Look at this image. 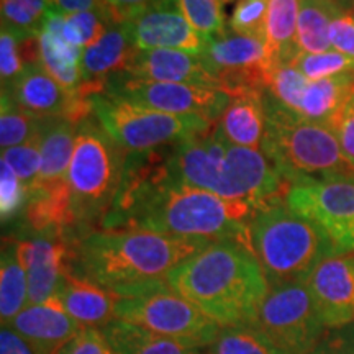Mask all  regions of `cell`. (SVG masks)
I'll return each mask as SVG.
<instances>
[{"mask_svg":"<svg viewBox=\"0 0 354 354\" xmlns=\"http://www.w3.org/2000/svg\"><path fill=\"white\" fill-rule=\"evenodd\" d=\"M302 0H268L264 44L269 66L292 64L300 55L297 20Z\"/></svg>","mask_w":354,"mask_h":354,"instance_id":"d4e9b609","label":"cell"},{"mask_svg":"<svg viewBox=\"0 0 354 354\" xmlns=\"http://www.w3.org/2000/svg\"><path fill=\"white\" fill-rule=\"evenodd\" d=\"M28 305V279L19 258L17 240L3 241L0 259V315L6 325Z\"/></svg>","mask_w":354,"mask_h":354,"instance_id":"f1b7e54d","label":"cell"},{"mask_svg":"<svg viewBox=\"0 0 354 354\" xmlns=\"http://www.w3.org/2000/svg\"><path fill=\"white\" fill-rule=\"evenodd\" d=\"M17 331L37 354H59L82 326L66 312L59 299L30 304L13 320L6 323Z\"/></svg>","mask_w":354,"mask_h":354,"instance_id":"ac0fdd59","label":"cell"},{"mask_svg":"<svg viewBox=\"0 0 354 354\" xmlns=\"http://www.w3.org/2000/svg\"><path fill=\"white\" fill-rule=\"evenodd\" d=\"M305 284L323 325L342 328L354 322V253L323 259Z\"/></svg>","mask_w":354,"mask_h":354,"instance_id":"e0dca14e","label":"cell"},{"mask_svg":"<svg viewBox=\"0 0 354 354\" xmlns=\"http://www.w3.org/2000/svg\"><path fill=\"white\" fill-rule=\"evenodd\" d=\"M312 354H354V342L346 336H331V338L320 342Z\"/></svg>","mask_w":354,"mask_h":354,"instance_id":"7dc6e473","label":"cell"},{"mask_svg":"<svg viewBox=\"0 0 354 354\" xmlns=\"http://www.w3.org/2000/svg\"><path fill=\"white\" fill-rule=\"evenodd\" d=\"M39 143H41V131L24 145L2 149V158L0 159H3V161L15 171L19 179L25 184L26 192L32 190L35 180H37L38 177L39 166H41Z\"/></svg>","mask_w":354,"mask_h":354,"instance_id":"8d00e7d4","label":"cell"},{"mask_svg":"<svg viewBox=\"0 0 354 354\" xmlns=\"http://www.w3.org/2000/svg\"><path fill=\"white\" fill-rule=\"evenodd\" d=\"M51 8L50 0H0L2 25L25 38L38 37Z\"/></svg>","mask_w":354,"mask_h":354,"instance_id":"1f68e13d","label":"cell"},{"mask_svg":"<svg viewBox=\"0 0 354 354\" xmlns=\"http://www.w3.org/2000/svg\"><path fill=\"white\" fill-rule=\"evenodd\" d=\"M250 245L269 287L305 282L323 259L335 256L326 234L295 214L286 197L254 212L250 220Z\"/></svg>","mask_w":354,"mask_h":354,"instance_id":"5b68a950","label":"cell"},{"mask_svg":"<svg viewBox=\"0 0 354 354\" xmlns=\"http://www.w3.org/2000/svg\"><path fill=\"white\" fill-rule=\"evenodd\" d=\"M210 243L148 230L95 228L73 243V272L117 294L165 281Z\"/></svg>","mask_w":354,"mask_h":354,"instance_id":"3957f363","label":"cell"},{"mask_svg":"<svg viewBox=\"0 0 354 354\" xmlns=\"http://www.w3.org/2000/svg\"><path fill=\"white\" fill-rule=\"evenodd\" d=\"M91 113L102 130L125 153H146L201 138L212 131V123L201 117H180L97 92L88 95Z\"/></svg>","mask_w":354,"mask_h":354,"instance_id":"52a82bcc","label":"cell"},{"mask_svg":"<svg viewBox=\"0 0 354 354\" xmlns=\"http://www.w3.org/2000/svg\"><path fill=\"white\" fill-rule=\"evenodd\" d=\"M248 325L284 354H312L325 330L305 282L271 287Z\"/></svg>","mask_w":354,"mask_h":354,"instance_id":"9c48e42d","label":"cell"},{"mask_svg":"<svg viewBox=\"0 0 354 354\" xmlns=\"http://www.w3.org/2000/svg\"><path fill=\"white\" fill-rule=\"evenodd\" d=\"M286 202L326 234L335 256L354 253V180L290 185Z\"/></svg>","mask_w":354,"mask_h":354,"instance_id":"8fae6325","label":"cell"},{"mask_svg":"<svg viewBox=\"0 0 354 354\" xmlns=\"http://www.w3.org/2000/svg\"><path fill=\"white\" fill-rule=\"evenodd\" d=\"M230 2H233V0H221V3H223V6H225V3H230Z\"/></svg>","mask_w":354,"mask_h":354,"instance_id":"c3c4849f","label":"cell"},{"mask_svg":"<svg viewBox=\"0 0 354 354\" xmlns=\"http://www.w3.org/2000/svg\"><path fill=\"white\" fill-rule=\"evenodd\" d=\"M308 82V79L292 64L276 66L269 73L264 95L271 99L274 104H277L279 107L299 115L304 92Z\"/></svg>","mask_w":354,"mask_h":354,"instance_id":"d6a6232c","label":"cell"},{"mask_svg":"<svg viewBox=\"0 0 354 354\" xmlns=\"http://www.w3.org/2000/svg\"><path fill=\"white\" fill-rule=\"evenodd\" d=\"M185 20L198 35L205 38L218 37L227 32L221 0H177Z\"/></svg>","mask_w":354,"mask_h":354,"instance_id":"836d02e7","label":"cell"},{"mask_svg":"<svg viewBox=\"0 0 354 354\" xmlns=\"http://www.w3.org/2000/svg\"><path fill=\"white\" fill-rule=\"evenodd\" d=\"M91 117L77 125L76 148L66 177L81 236L95 230V225L100 227L112 209L128 156Z\"/></svg>","mask_w":354,"mask_h":354,"instance_id":"8992f818","label":"cell"},{"mask_svg":"<svg viewBox=\"0 0 354 354\" xmlns=\"http://www.w3.org/2000/svg\"><path fill=\"white\" fill-rule=\"evenodd\" d=\"M138 51L125 24L110 25L99 41L82 51L81 94L88 99V95L104 91L112 77L127 74Z\"/></svg>","mask_w":354,"mask_h":354,"instance_id":"d6986e66","label":"cell"},{"mask_svg":"<svg viewBox=\"0 0 354 354\" xmlns=\"http://www.w3.org/2000/svg\"><path fill=\"white\" fill-rule=\"evenodd\" d=\"M125 25L140 51L176 50L201 57L207 50V38L190 26L177 0H159Z\"/></svg>","mask_w":354,"mask_h":354,"instance_id":"9a60e30c","label":"cell"},{"mask_svg":"<svg viewBox=\"0 0 354 354\" xmlns=\"http://www.w3.org/2000/svg\"><path fill=\"white\" fill-rule=\"evenodd\" d=\"M0 354H37L33 348L10 326L3 325L0 331Z\"/></svg>","mask_w":354,"mask_h":354,"instance_id":"f6af8a7d","label":"cell"},{"mask_svg":"<svg viewBox=\"0 0 354 354\" xmlns=\"http://www.w3.org/2000/svg\"><path fill=\"white\" fill-rule=\"evenodd\" d=\"M55 10L71 15L79 12H105V0H50Z\"/></svg>","mask_w":354,"mask_h":354,"instance_id":"bcb514c9","label":"cell"},{"mask_svg":"<svg viewBox=\"0 0 354 354\" xmlns=\"http://www.w3.org/2000/svg\"><path fill=\"white\" fill-rule=\"evenodd\" d=\"M115 318L194 348H209L221 326L172 290L167 281L117 292Z\"/></svg>","mask_w":354,"mask_h":354,"instance_id":"ba28073f","label":"cell"},{"mask_svg":"<svg viewBox=\"0 0 354 354\" xmlns=\"http://www.w3.org/2000/svg\"><path fill=\"white\" fill-rule=\"evenodd\" d=\"M215 127L216 135L228 145L261 149L266 130L264 92L233 97Z\"/></svg>","mask_w":354,"mask_h":354,"instance_id":"603a6c76","label":"cell"},{"mask_svg":"<svg viewBox=\"0 0 354 354\" xmlns=\"http://www.w3.org/2000/svg\"><path fill=\"white\" fill-rule=\"evenodd\" d=\"M109 26L110 21L105 12H79L64 15L63 33L71 44L84 51L99 41L109 30Z\"/></svg>","mask_w":354,"mask_h":354,"instance_id":"e575fe53","label":"cell"},{"mask_svg":"<svg viewBox=\"0 0 354 354\" xmlns=\"http://www.w3.org/2000/svg\"><path fill=\"white\" fill-rule=\"evenodd\" d=\"M166 281L220 326L248 325L271 290L253 250L233 240L212 241Z\"/></svg>","mask_w":354,"mask_h":354,"instance_id":"7a4b0ae2","label":"cell"},{"mask_svg":"<svg viewBox=\"0 0 354 354\" xmlns=\"http://www.w3.org/2000/svg\"><path fill=\"white\" fill-rule=\"evenodd\" d=\"M207 354H284L250 325L221 326Z\"/></svg>","mask_w":354,"mask_h":354,"instance_id":"f546056e","label":"cell"},{"mask_svg":"<svg viewBox=\"0 0 354 354\" xmlns=\"http://www.w3.org/2000/svg\"><path fill=\"white\" fill-rule=\"evenodd\" d=\"M59 354H117L104 331L99 328H82Z\"/></svg>","mask_w":354,"mask_h":354,"instance_id":"60d3db41","label":"cell"},{"mask_svg":"<svg viewBox=\"0 0 354 354\" xmlns=\"http://www.w3.org/2000/svg\"><path fill=\"white\" fill-rule=\"evenodd\" d=\"M266 15L268 0H238L230 15L228 28L233 33L259 38L264 41Z\"/></svg>","mask_w":354,"mask_h":354,"instance_id":"f35d334b","label":"cell"},{"mask_svg":"<svg viewBox=\"0 0 354 354\" xmlns=\"http://www.w3.org/2000/svg\"><path fill=\"white\" fill-rule=\"evenodd\" d=\"M77 123L68 118H46L41 128V166L33 189L53 187L64 183L76 148ZM30 190V192H32ZM28 192V194H30Z\"/></svg>","mask_w":354,"mask_h":354,"instance_id":"cb8c5ba5","label":"cell"},{"mask_svg":"<svg viewBox=\"0 0 354 354\" xmlns=\"http://www.w3.org/2000/svg\"><path fill=\"white\" fill-rule=\"evenodd\" d=\"M330 43L333 50L354 59V12L344 8L331 20Z\"/></svg>","mask_w":354,"mask_h":354,"instance_id":"b9f144b4","label":"cell"},{"mask_svg":"<svg viewBox=\"0 0 354 354\" xmlns=\"http://www.w3.org/2000/svg\"><path fill=\"white\" fill-rule=\"evenodd\" d=\"M17 251L28 279V305L55 297L73 269V245L59 234L37 233L30 240H17Z\"/></svg>","mask_w":354,"mask_h":354,"instance_id":"2e32d148","label":"cell"},{"mask_svg":"<svg viewBox=\"0 0 354 354\" xmlns=\"http://www.w3.org/2000/svg\"><path fill=\"white\" fill-rule=\"evenodd\" d=\"M354 97V73H344L318 81L305 88L299 115L305 120L328 125Z\"/></svg>","mask_w":354,"mask_h":354,"instance_id":"484cf974","label":"cell"},{"mask_svg":"<svg viewBox=\"0 0 354 354\" xmlns=\"http://www.w3.org/2000/svg\"><path fill=\"white\" fill-rule=\"evenodd\" d=\"M56 297L82 328L102 330L115 320L118 295L73 272V269L66 274Z\"/></svg>","mask_w":354,"mask_h":354,"instance_id":"7402d4cb","label":"cell"},{"mask_svg":"<svg viewBox=\"0 0 354 354\" xmlns=\"http://www.w3.org/2000/svg\"><path fill=\"white\" fill-rule=\"evenodd\" d=\"M28 192L25 184L19 179L15 171L0 159V216L2 223L15 220L21 212H25Z\"/></svg>","mask_w":354,"mask_h":354,"instance_id":"74e56055","label":"cell"},{"mask_svg":"<svg viewBox=\"0 0 354 354\" xmlns=\"http://www.w3.org/2000/svg\"><path fill=\"white\" fill-rule=\"evenodd\" d=\"M159 0H105V15L110 25H123Z\"/></svg>","mask_w":354,"mask_h":354,"instance_id":"ee69618b","label":"cell"},{"mask_svg":"<svg viewBox=\"0 0 354 354\" xmlns=\"http://www.w3.org/2000/svg\"><path fill=\"white\" fill-rule=\"evenodd\" d=\"M24 39L19 32L2 25L0 32V77H2V87L10 86L21 71L26 68L24 55Z\"/></svg>","mask_w":354,"mask_h":354,"instance_id":"ab89813d","label":"cell"},{"mask_svg":"<svg viewBox=\"0 0 354 354\" xmlns=\"http://www.w3.org/2000/svg\"><path fill=\"white\" fill-rule=\"evenodd\" d=\"M266 130L261 151L286 184L354 180V166L328 125L305 120L264 95Z\"/></svg>","mask_w":354,"mask_h":354,"instance_id":"277c9868","label":"cell"},{"mask_svg":"<svg viewBox=\"0 0 354 354\" xmlns=\"http://www.w3.org/2000/svg\"><path fill=\"white\" fill-rule=\"evenodd\" d=\"M292 66L297 68L308 81L354 73V59L336 50L325 53H300Z\"/></svg>","mask_w":354,"mask_h":354,"instance_id":"d590c367","label":"cell"},{"mask_svg":"<svg viewBox=\"0 0 354 354\" xmlns=\"http://www.w3.org/2000/svg\"><path fill=\"white\" fill-rule=\"evenodd\" d=\"M289 187L261 149L230 145L215 196L248 203L258 210L271 201L286 197Z\"/></svg>","mask_w":354,"mask_h":354,"instance_id":"4fadbf2b","label":"cell"},{"mask_svg":"<svg viewBox=\"0 0 354 354\" xmlns=\"http://www.w3.org/2000/svg\"><path fill=\"white\" fill-rule=\"evenodd\" d=\"M105 94L120 97L133 104L180 117H201L212 123L218 122L232 97L218 88L192 84L154 82L118 74L105 84Z\"/></svg>","mask_w":354,"mask_h":354,"instance_id":"30bf717a","label":"cell"},{"mask_svg":"<svg viewBox=\"0 0 354 354\" xmlns=\"http://www.w3.org/2000/svg\"><path fill=\"white\" fill-rule=\"evenodd\" d=\"M330 128L335 131L342 149L354 166V97L348 102L346 107L335 117L330 123Z\"/></svg>","mask_w":354,"mask_h":354,"instance_id":"7bdbcfd3","label":"cell"},{"mask_svg":"<svg viewBox=\"0 0 354 354\" xmlns=\"http://www.w3.org/2000/svg\"><path fill=\"white\" fill-rule=\"evenodd\" d=\"M46 118H39L13 104L6 92L0 102V145L2 149L24 145L41 131Z\"/></svg>","mask_w":354,"mask_h":354,"instance_id":"4dcf8cb0","label":"cell"},{"mask_svg":"<svg viewBox=\"0 0 354 354\" xmlns=\"http://www.w3.org/2000/svg\"><path fill=\"white\" fill-rule=\"evenodd\" d=\"M127 74L145 81L192 84L218 88L216 77L205 68L201 57L176 50L138 51Z\"/></svg>","mask_w":354,"mask_h":354,"instance_id":"ffe728a7","label":"cell"},{"mask_svg":"<svg viewBox=\"0 0 354 354\" xmlns=\"http://www.w3.org/2000/svg\"><path fill=\"white\" fill-rule=\"evenodd\" d=\"M353 3H354V0H353Z\"/></svg>","mask_w":354,"mask_h":354,"instance_id":"681fc988","label":"cell"},{"mask_svg":"<svg viewBox=\"0 0 354 354\" xmlns=\"http://www.w3.org/2000/svg\"><path fill=\"white\" fill-rule=\"evenodd\" d=\"M102 331L117 354H202L201 348L154 335L118 318L105 325Z\"/></svg>","mask_w":354,"mask_h":354,"instance_id":"4316f807","label":"cell"},{"mask_svg":"<svg viewBox=\"0 0 354 354\" xmlns=\"http://www.w3.org/2000/svg\"><path fill=\"white\" fill-rule=\"evenodd\" d=\"M202 63L216 77L218 91L230 97L264 92L271 66L263 39L227 30L218 37L207 38Z\"/></svg>","mask_w":354,"mask_h":354,"instance_id":"7c38bea8","label":"cell"},{"mask_svg":"<svg viewBox=\"0 0 354 354\" xmlns=\"http://www.w3.org/2000/svg\"><path fill=\"white\" fill-rule=\"evenodd\" d=\"M63 21L64 13L51 8L46 20H44L41 32L38 35V64L71 94L82 95V50L66 39L63 33Z\"/></svg>","mask_w":354,"mask_h":354,"instance_id":"44dd1931","label":"cell"},{"mask_svg":"<svg viewBox=\"0 0 354 354\" xmlns=\"http://www.w3.org/2000/svg\"><path fill=\"white\" fill-rule=\"evenodd\" d=\"M169 149L130 153L117 198L100 228H135L179 238L250 245L256 209L172 180Z\"/></svg>","mask_w":354,"mask_h":354,"instance_id":"6da1fadb","label":"cell"},{"mask_svg":"<svg viewBox=\"0 0 354 354\" xmlns=\"http://www.w3.org/2000/svg\"><path fill=\"white\" fill-rule=\"evenodd\" d=\"M13 104L39 118H68L81 123L91 117L88 99L71 94L39 64H28L10 86L2 87Z\"/></svg>","mask_w":354,"mask_h":354,"instance_id":"5bb4252c","label":"cell"},{"mask_svg":"<svg viewBox=\"0 0 354 354\" xmlns=\"http://www.w3.org/2000/svg\"><path fill=\"white\" fill-rule=\"evenodd\" d=\"M343 0H302L297 20V46L300 53L331 50V20L344 10Z\"/></svg>","mask_w":354,"mask_h":354,"instance_id":"83f0119b","label":"cell"}]
</instances>
